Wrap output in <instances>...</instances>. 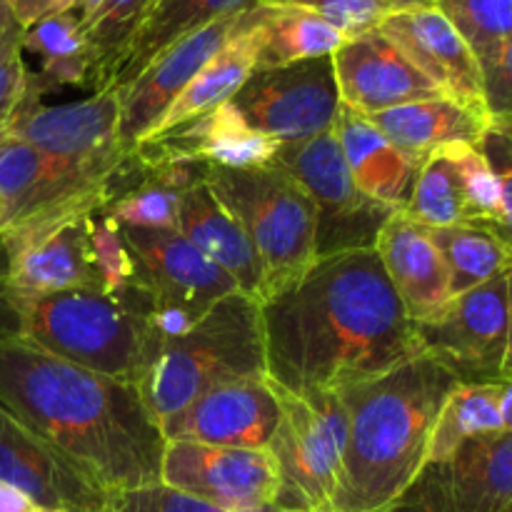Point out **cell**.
Wrapping results in <instances>:
<instances>
[{
  "mask_svg": "<svg viewBox=\"0 0 512 512\" xmlns=\"http://www.w3.org/2000/svg\"><path fill=\"white\" fill-rule=\"evenodd\" d=\"M258 23L263 35L258 68H280L325 58L348 40L323 18L295 5L258 3Z\"/></svg>",
  "mask_w": 512,
  "mask_h": 512,
  "instance_id": "30",
  "label": "cell"
},
{
  "mask_svg": "<svg viewBox=\"0 0 512 512\" xmlns=\"http://www.w3.org/2000/svg\"><path fill=\"white\" fill-rule=\"evenodd\" d=\"M510 273L453 298L433 320L413 323L420 353L438 360L460 383L503 380L510 328Z\"/></svg>",
  "mask_w": 512,
  "mask_h": 512,
  "instance_id": "10",
  "label": "cell"
},
{
  "mask_svg": "<svg viewBox=\"0 0 512 512\" xmlns=\"http://www.w3.org/2000/svg\"><path fill=\"white\" fill-rule=\"evenodd\" d=\"M248 378H268L263 308L238 290L183 335L165 340L138 390L163 425L208 390Z\"/></svg>",
  "mask_w": 512,
  "mask_h": 512,
  "instance_id": "4",
  "label": "cell"
},
{
  "mask_svg": "<svg viewBox=\"0 0 512 512\" xmlns=\"http://www.w3.org/2000/svg\"><path fill=\"white\" fill-rule=\"evenodd\" d=\"M460 380L425 353L338 390L348 410L333 512H378L403 498L425 468L428 440Z\"/></svg>",
  "mask_w": 512,
  "mask_h": 512,
  "instance_id": "3",
  "label": "cell"
},
{
  "mask_svg": "<svg viewBox=\"0 0 512 512\" xmlns=\"http://www.w3.org/2000/svg\"><path fill=\"white\" fill-rule=\"evenodd\" d=\"M178 233L185 235L205 258L213 260L235 280L240 293L260 303L263 295V268L258 253L245 235L243 225L218 200L205 180L185 190L180 200Z\"/></svg>",
  "mask_w": 512,
  "mask_h": 512,
  "instance_id": "24",
  "label": "cell"
},
{
  "mask_svg": "<svg viewBox=\"0 0 512 512\" xmlns=\"http://www.w3.org/2000/svg\"><path fill=\"white\" fill-rule=\"evenodd\" d=\"M255 3L260 0H155L145 23L130 40L110 88L123 90L180 38L220 18L243 13Z\"/></svg>",
  "mask_w": 512,
  "mask_h": 512,
  "instance_id": "28",
  "label": "cell"
},
{
  "mask_svg": "<svg viewBox=\"0 0 512 512\" xmlns=\"http://www.w3.org/2000/svg\"><path fill=\"white\" fill-rule=\"evenodd\" d=\"M428 233L443 255L453 298L512 270V250L493 230L478 225H453L428 228Z\"/></svg>",
  "mask_w": 512,
  "mask_h": 512,
  "instance_id": "32",
  "label": "cell"
},
{
  "mask_svg": "<svg viewBox=\"0 0 512 512\" xmlns=\"http://www.w3.org/2000/svg\"><path fill=\"white\" fill-rule=\"evenodd\" d=\"M45 512H58V510H45Z\"/></svg>",
  "mask_w": 512,
  "mask_h": 512,
  "instance_id": "52",
  "label": "cell"
},
{
  "mask_svg": "<svg viewBox=\"0 0 512 512\" xmlns=\"http://www.w3.org/2000/svg\"><path fill=\"white\" fill-rule=\"evenodd\" d=\"M115 512H223L203 500L185 495L180 490L168 488L163 483L148 485V488L130 490L118 498Z\"/></svg>",
  "mask_w": 512,
  "mask_h": 512,
  "instance_id": "40",
  "label": "cell"
},
{
  "mask_svg": "<svg viewBox=\"0 0 512 512\" xmlns=\"http://www.w3.org/2000/svg\"><path fill=\"white\" fill-rule=\"evenodd\" d=\"M23 53H33L40 63L30 73V90L38 98L65 85L93 90V53L73 10L45 15L23 28Z\"/></svg>",
  "mask_w": 512,
  "mask_h": 512,
  "instance_id": "29",
  "label": "cell"
},
{
  "mask_svg": "<svg viewBox=\"0 0 512 512\" xmlns=\"http://www.w3.org/2000/svg\"><path fill=\"white\" fill-rule=\"evenodd\" d=\"M160 483L223 512H253L273 508L280 475L268 448L165 440Z\"/></svg>",
  "mask_w": 512,
  "mask_h": 512,
  "instance_id": "14",
  "label": "cell"
},
{
  "mask_svg": "<svg viewBox=\"0 0 512 512\" xmlns=\"http://www.w3.org/2000/svg\"><path fill=\"white\" fill-rule=\"evenodd\" d=\"M390 10H403V8H418V5H430L433 0H383Z\"/></svg>",
  "mask_w": 512,
  "mask_h": 512,
  "instance_id": "50",
  "label": "cell"
},
{
  "mask_svg": "<svg viewBox=\"0 0 512 512\" xmlns=\"http://www.w3.org/2000/svg\"><path fill=\"white\" fill-rule=\"evenodd\" d=\"M483 100L493 130L512 133V40L480 60Z\"/></svg>",
  "mask_w": 512,
  "mask_h": 512,
  "instance_id": "38",
  "label": "cell"
},
{
  "mask_svg": "<svg viewBox=\"0 0 512 512\" xmlns=\"http://www.w3.org/2000/svg\"><path fill=\"white\" fill-rule=\"evenodd\" d=\"M333 70L340 103L355 113L375 115L405 103L445 98L380 30L345 40L333 53Z\"/></svg>",
  "mask_w": 512,
  "mask_h": 512,
  "instance_id": "20",
  "label": "cell"
},
{
  "mask_svg": "<svg viewBox=\"0 0 512 512\" xmlns=\"http://www.w3.org/2000/svg\"><path fill=\"white\" fill-rule=\"evenodd\" d=\"M375 128L413 163L423 165L435 150L453 143L480 145L493 130L490 120L450 98L418 100L368 115Z\"/></svg>",
  "mask_w": 512,
  "mask_h": 512,
  "instance_id": "27",
  "label": "cell"
},
{
  "mask_svg": "<svg viewBox=\"0 0 512 512\" xmlns=\"http://www.w3.org/2000/svg\"><path fill=\"white\" fill-rule=\"evenodd\" d=\"M20 338L78 368L138 385L158 358L148 318L120 308L98 290L30 295L15 290Z\"/></svg>",
  "mask_w": 512,
  "mask_h": 512,
  "instance_id": "5",
  "label": "cell"
},
{
  "mask_svg": "<svg viewBox=\"0 0 512 512\" xmlns=\"http://www.w3.org/2000/svg\"><path fill=\"white\" fill-rule=\"evenodd\" d=\"M433 3L468 43L478 65L500 45L512 40V0H433Z\"/></svg>",
  "mask_w": 512,
  "mask_h": 512,
  "instance_id": "35",
  "label": "cell"
},
{
  "mask_svg": "<svg viewBox=\"0 0 512 512\" xmlns=\"http://www.w3.org/2000/svg\"><path fill=\"white\" fill-rule=\"evenodd\" d=\"M30 70L23 58V25H13L0 43V128L10 123L28 95Z\"/></svg>",
  "mask_w": 512,
  "mask_h": 512,
  "instance_id": "39",
  "label": "cell"
},
{
  "mask_svg": "<svg viewBox=\"0 0 512 512\" xmlns=\"http://www.w3.org/2000/svg\"><path fill=\"white\" fill-rule=\"evenodd\" d=\"M505 512H512V505H510V508H508V510H505Z\"/></svg>",
  "mask_w": 512,
  "mask_h": 512,
  "instance_id": "51",
  "label": "cell"
},
{
  "mask_svg": "<svg viewBox=\"0 0 512 512\" xmlns=\"http://www.w3.org/2000/svg\"><path fill=\"white\" fill-rule=\"evenodd\" d=\"M153 3L155 0H105L98 15L90 20L85 35L93 53V93L113 85L120 60Z\"/></svg>",
  "mask_w": 512,
  "mask_h": 512,
  "instance_id": "34",
  "label": "cell"
},
{
  "mask_svg": "<svg viewBox=\"0 0 512 512\" xmlns=\"http://www.w3.org/2000/svg\"><path fill=\"white\" fill-rule=\"evenodd\" d=\"M480 148L485 150L500 178V220L495 225V233L512 250V133L490 130Z\"/></svg>",
  "mask_w": 512,
  "mask_h": 512,
  "instance_id": "41",
  "label": "cell"
},
{
  "mask_svg": "<svg viewBox=\"0 0 512 512\" xmlns=\"http://www.w3.org/2000/svg\"><path fill=\"white\" fill-rule=\"evenodd\" d=\"M13 25H18V20H15L13 10H10L8 0H0V43H3V38L10 33Z\"/></svg>",
  "mask_w": 512,
  "mask_h": 512,
  "instance_id": "48",
  "label": "cell"
},
{
  "mask_svg": "<svg viewBox=\"0 0 512 512\" xmlns=\"http://www.w3.org/2000/svg\"><path fill=\"white\" fill-rule=\"evenodd\" d=\"M230 103L250 128L280 145L318 138L335 128L343 108L333 55L280 68H255Z\"/></svg>",
  "mask_w": 512,
  "mask_h": 512,
  "instance_id": "11",
  "label": "cell"
},
{
  "mask_svg": "<svg viewBox=\"0 0 512 512\" xmlns=\"http://www.w3.org/2000/svg\"><path fill=\"white\" fill-rule=\"evenodd\" d=\"M120 233L153 300L148 320L160 343L183 335L225 295L238 293L235 280L178 230L120 225Z\"/></svg>",
  "mask_w": 512,
  "mask_h": 512,
  "instance_id": "9",
  "label": "cell"
},
{
  "mask_svg": "<svg viewBox=\"0 0 512 512\" xmlns=\"http://www.w3.org/2000/svg\"><path fill=\"white\" fill-rule=\"evenodd\" d=\"M512 378V273H510V328H508V350L503 360V380Z\"/></svg>",
  "mask_w": 512,
  "mask_h": 512,
  "instance_id": "49",
  "label": "cell"
},
{
  "mask_svg": "<svg viewBox=\"0 0 512 512\" xmlns=\"http://www.w3.org/2000/svg\"><path fill=\"white\" fill-rule=\"evenodd\" d=\"M278 148V140L250 128L235 105L225 103L200 118L140 140L130 158L145 165L203 163L245 170L273 165Z\"/></svg>",
  "mask_w": 512,
  "mask_h": 512,
  "instance_id": "21",
  "label": "cell"
},
{
  "mask_svg": "<svg viewBox=\"0 0 512 512\" xmlns=\"http://www.w3.org/2000/svg\"><path fill=\"white\" fill-rule=\"evenodd\" d=\"M93 215H68V218L23 225L0 235L5 278L10 288L30 295L60 293V290L103 293V283L90 250Z\"/></svg>",
  "mask_w": 512,
  "mask_h": 512,
  "instance_id": "15",
  "label": "cell"
},
{
  "mask_svg": "<svg viewBox=\"0 0 512 512\" xmlns=\"http://www.w3.org/2000/svg\"><path fill=\"white\" fill-rule=\"evenodd\" d=\"M448 150L463 178L465 213H468L465 225H478L495 233L500 220V178L493 163L480 145L453 143L448 145Z\"/></svg>",
  "mask_w": 512,
  "mask_h": 512,
  "instance_id": "36",
  "label": "cell"
},
{
  "mask_svg": "<svg viewBox=\"0 0 512 512\" xmlns=\"http://www.w3.org/2000/svg\"><path fill=\"white\" fill-rule=\"evenodd\" d=\"M0 405L115 495L160 483L165 435L138 385L0 340Z\"/></svg>",
  "mask_w": 512,
  "mask_h": 512,
  "instance_id": "2",
  "label": "cell"
},
{
  "mask_svg": "<svg viewBox=\"0 0 512 512\" xmlns=\"http://www.w3.org/2000/svg\"><path fill=\"white\" fill-rule=\"evenodd\" d=\"M273 163L283 168L313 203L318 260L353 250H373L383 225L398 213L390 205L368 198L355 185L335 128L303 143L280 145Z\"/></svg>",
  "mask_w": 512,
  "mask_h": 512,
  "instance_id": "8",
  "label": "cell"
},
{
  "mask_svg": "<svg viewBox=\"0 0 512 512\" xmlns=\"http://www.w3.org/2000/svg\"><path fill=\"white\" fill-rule=\"evenodd\" d=\"M205 183L238 218L263 268L260 303L288 293L318 263L315 208L305 190L278 165L218 168L210 165Z\"/></svg>",
  "mask_w": 512,
  "mask_h": 512,
  "instance_id": "6",
  "label": "cell"
},
{
  "mask_svg": "<svg viewBox=\"0 0 512 512\" xmlns=\"http://www.w3.org/2000/svg\"><path fill=\"white\" fill-rule=\"evenodd\" d=\"M10 10H13L15 20L23 28L33 25L35 20L45 18V15L60 13V10L70 8V0H8Z\"/></svg>",
  "mask_w": 512,
  "mask_h": 512,
  "instance_id": "43",
  "label": "cell"
},
{
  "mask_svg": "<svg viewBox=\"0 0 512 512\" xmlns=\"http://www.w3.org/2000/svg\"><path fill=\"white\" fill-rule=\"evenodd\" d=\"M490 433H503L500 383H458L435 418L425 468L445 463L470 438Z\"/></svg>",
  "mask_w": 512,
  "mask_h": 512,
  "instance_id": "31",
  "label": "cell"
},
{
  "mask_svg": "<svg viewBox=\"0 0 512 512\" xmlns=\"http://www.w3.org/2000/svg\"><path fill=\"white\" fill-rule=\"evenodd\" d=\"M260 3L295 5V8L310 10L325 23L338 28L345 38L378 30L385 15L390 13L383 0H260Z\"/></svg>",
  "mask_w": 512,
  "mask_h": 512,
  "instance_id": "37",
  "label": "cell"
},
{
  "mask_svg": "<svg viewBox=\"0 0 512 512\" xmlns=\"http://www.w3.org/2000/svg\"><path fill=\"white\" fill-rule=\"evenodd\" d=\"M103 3L105 0H70L68 10H73L80 18V23H83V28H88L90 20H93L95 15H98V10L103 8Z\"/></svg>",
  "mask_w": 512,
  "mask_h": 512,
  "instance_id": "47",
  "label": "cell"
},
{
  "mask_svg": "<svg viewBox=\"0 0 512 512\" xmlns=\"http://www.w3.org/2000/svg\"><path fill=\"white\" fill-rule=\"evenodd\" d=\"M400 213L430 230L468 223L463 178H460L458 163L450 155L448 145L435 150L420 165L413 195H410L408 205Z\"/></svg>",
  "mask_w": 512,
  "mask_h": 512,
  "instance_id": "33",
  "label": "cell"
},
{
  "mask_svg": "<svg viewBox=\"0 0 512 512\" xmlns=\"http://www.w3.org/2000/svg\"><path fill=\"white\" fill-rule=\"evenodd\" d=\"M340 150L348 163L355 185L368 198L390 205L395 210H405L413 195L415 178L420 165L408 155L400 153L383 133L373 125V120L353 108L343 105L335 123Z\"/></svg>",
  "mask_w": 512,
  "mask_h": 512,
  "instance_id": "26",
  "label": "cell"
},
{
  "mask_svg": "<svg viewBox=\"0 0 512 512\" xmlns=\"http://www.w3.org/2000/svg\"><path fill=\"white\" fill-rule=\"evenodd\" d=\"M275 393L283 415L268 445L280 475L273 508L333 512L348 445V410L343 398L338 390L293 395L275 388Z\"/></svg>",
  "mask_w": 512,
  "mask_h": 512,
  "instance_id": "7",
  "label": "cell"
},
{
  "mask_svg": "<svg viewBox=\"0 0 512 512\" xmlns=\"http://www.w3.org/2000/svg\"><path fill=\"white\" fill-rule=\"evenodd\" d=\"M413 485L435 512H505L512 505V433L470 438L445 463L423 468Z\"/></svg>",
  "mask_w": 512,
  "mask_h": 512,
  "instance_id": "22",
  "label": "cell"
},
{
  "mask_svg": "<svg viewBox=\"0 0 512 512\" xmlns=\"http://www.w3.org/2000/svg\"><path fill=\"white\" fill-rule=\"evenodd\" d=\"M3 128L40 153L98 178H113L128 158L120 145V93L115 88L75 103L43 105L28 83V95Z\"/></svg>",
  "mask_w": 512,
  "mask_h": 512,
  "instance_id": "13",
  "label": "cell"
},
{
  "mask_svg": "<svg viewBox=\"0 0 512 512\" xmlns=\"http://www.w3.org/2000/svg\"><path fill=\"white\" fill-rule=\"evenodd\" d=\"M260 43H263V35H260L258 23V3H255L253 8L245 10L238 30L230 35L228 43L198 70V75L190 80L188 88L173 100V105L165 110L163 118L158 120V125L145 138L165 133L175 125L188 123V120L200 118V115L230 103L235 93L245 85V80L258 68Z\"/></svg>",
  "mask_w": 512,
  "mask_h": 512,
  "instance_id": "25",
  "label": "cell"
},
{
  "mask_svg": "<svg viewBox=\"0 0 512 512\" xmlns=\"http://www.w3.org/2000/svg\"><path fill=\"white\" fill-rule=\"evenodd\" d=\"M0 512H45L40 505H35L33 500L25 493H20L18 488L8 483H0Z\"/></svg>",
  "mask_w": 512,
  "mask_h": 512,
  "instance_id": "44",
  "label": "cell"
},
{
  "mask_svg": "<svg viewBox=\"0 0 512 512\" xmlns=\"http://www.w3.org/2000/svg\"><path fill=\"white\" fill-rule=\"evenodd\" d=\"M243 13L228 15L195 33L185 35L178 43L165 48L138 78L125 85L120 93V145L125 155L158 125L173 100L188 88L198 70L223 48L230 35L238 30Z\"/></svg>",
  "mask_w": 512,
  "mask_h": 512,
  "instance_id": "17",
  "label": "cell"
},
{
  "mask_svg": "<svg viewBox=\"0 0 512 512\" xmlns=\"http://www.w3.org/2000/svg\"><path fill=\"white\" fill-rule=\"evenodd\" d=\"M375 253L410 323L433 320L453 300L448 268L428 228L395 213L375 240Z\"/></svg>",
  "mask_w": 512,
  "mask_h": 512,
  "instance_id": "23",
  "label": "cell"
},
{
  "mask_svg": "<svg viewBox=\"0 0 512 512\" xmlns=\"http://www.w3.org/2000/svg\"><path fill=\"white\" fill-rule=\"evenodd\" d=\"M378 30L403 50L425 78L438 85L445 98L488 118L478 60L435 3L390 10Z\"/></svg>",
  "mask_w": 512,
  "mask_h": 512,
  "instance_id": "19",
  "label": "cell"
},
{
  "mask_svg": "<svg viewBox=\"0 0 512 512\" xmlns=\"http://www.w3.org/2000/svg\"><path fill=\"white\" fill-rule=\"evenodd\" d=\"M260 308L268 380L285 393L343 390L420 355L375 250L318 260L295 288Z\"/></svg>",
  "mask_w": 512,
  "mask_h": 512,
  "instance_id": "1",
  "label": "cell"
},
{
  "mask_svg": "<svg viewBox=\"0 0 512 512\" xmlns=\"http://www.w3.org/2000/svg\"><path fill=\"white\" fill-rule=\"evenodd\" d=\"M20 338L18 308H15V290L5 278V258L0 260V340Z\"/></svg>",
  "mask_w": 512,
  "mask_h": 512,
  "instance_id": "42",
  "label": "cell"
},
{
  "mask_svg": "<svg viewBox=\"0 0 512 512\" xmlns=\"http://www.w3.org/2000/svg\"><path fill=\"white\" fill-rule=\"evenodd\" d=\"M0 483L28 495L43 510L115 512L120 495L83 473L58 448L0 405Z\"/></svg>",
  "mask_w": 512,
  "mask_h": 512,
  "instance_id": "16",
  "label": "cell"
},
{
  "mask_svg": "<svg viewBox=\"0 0 512 512\" xmlns=\"http://www.w3.org/2000/svg\"><path fill=\"white\" fill-rule=\"evenodd\" d=\"M110 178H98L40 153L0 128V235L23 225L98 213Z\"/></svg>",
  "mask_w": 512,
  "mask_h": 512,
  "instance_id": "12",
  "label": "cell"
},
{
  "mask_svg": "<svg viewBox=\"0 0 512 512\" xmlns=\"http://www.w3.org/2000/svg\"><path fill=\"white\" fill-rule=\"evenodd\" d=\"M280 398L268 378H248L208 390L160 425L165 440H195L223 448H268L280 423Z\"/></svg>",
  "mask_w": 512,
  "mask_h": 512,
  "instance_id": "18",
  "label": "cell"
},
{
  "mask_svg": "<svg viewBox=\"0 0 512 512\" xmlns=\"http://www.w3.org/2000/svg\"><path fill=\"white\" fill-rule=\"evenodd\" d=\"M500 420L505 433H512V378L500 380Z\"/></svg>",
  "mask_w": 512,
  "mask_h": 512,
  "instance_id": "46",
  "label": "cell"
},
{
  "mask_svg": "<svg viewBox=\"0 0 512 512\" xmlns=\"http://www.w3.org/2000/svg\"><path fill=\"white\" fill-rule=\"evenodd\" d=\"M378 512H435V510H433V505H430L428 500L418 493V488H415V485H410V490L403 495V498L395 500L393 505H388V508H383Z\"/></svg>",
  "mask_w": 512,
  "mask_h": 512,
  "instance_id": "45",
  "label": "cell"
}]
</instances>
